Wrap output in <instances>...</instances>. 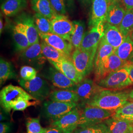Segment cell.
I'll return each mask as SVG.
<instances>
[{"label": "cell", "mask_w": 133, "mask_h": 133, "mask_svg": "<svg viewBox=\"0 0 133 133\" xmlns=\"http://www.w3.org/2000/svg\"><path fill=\"white\" fill-rule=\"evenodd\" d=\"M127 10H133V0H123Z\"/></svg>", "instance_id": "obj_42"}, {"label": "cell", "mask_w": 133, "mask_h": 133, "mask_svg": "<svg viewBox=\"0 0 133 133\" xmlns=\"http://www.w3.org/2000/svg\"><path fill=\"white\" fill-rule=\"evenodd\" d=\"M126 11L118 2H111L109 5L105 18V22L116 27L121 24Z\"/></svg>", "instance_id": "obj_21"}, {"label": "cell", "mask_w": 133, "mask_h": 133, "mask_svg": "<svg viewBox=\"0 0 133 133\" xmlns=\"http://www.w3.org/2000/svg\"><path fill=\"white\" fill-rule=\"evenodd\" d=\"M66 6L67 11L72 14L76 10V4L75 0H64Z\"/></svg>", "instance_id": "obj_39"}, {"label": "cell", "mask_w": 133, "mask_h": 133, "mask_svg": "<svg viewBox=\"0 0 133 133\" xmlns=\"http://www.w3.org/2000/svg\"><path fill=\"white\" fill-rule=\"evenodd\" d=\"M20 75L21 78L24 80L31 81L37 76V71L33 67L24 66L20 69Z\"/></svg>", "instance_id": "obj_36"}, {"label": "cell", "mask_w": 133, "mask_h": 133, "mask_svg": "<svg viewBox=\"0 0 133 133\" xmlns=\"http://www.w3.org/2000/svg\"><path fill=\"white\" fill-rule=\"evenodd\" d=\"M108 133V130L107 131H105V132H103V133Z\"/></svg>", "instance_id": "obj_52"}, {"label": "cell", "mask_w": 133, "mask_h": 133, "mask_svg": "<svg viewBox=\"0 0 133 133\" xmlns=\"http://www.w3.org/2000/svg\"><path fill=\"white\" fill-rule=\"evenodd\" d=\"M17 21L23 24L30 45L39 42L40 37L35 24L33 16L27 13H23L18 17Z\"/></svg>", "instance_id": "obj_18"}, {"label": "cell", "mask_w": 133, "mask_h": 133, "mask_svg": "<svg viewBox=\"0 0 133 133\" xmlns=\"http://www.w3.org/2000/svg\"><path fill=\"white\" fill-rule=\"evenodd\" d=\"M49 1L57 14L66 15L67 10L64 0H49Z\"/></svg>", "instance_id": "obj_38"}, {"label": "cell", "mask_w": 133, "mask_h": 133, "mask_svg": "<svg viewBox=\"0 0 133 133\" xmlns=\"http://www.w3.org/2000/svg\"><path fill=\"white\" fill-rule=\"evenodd\" d=\"M129 65L130 64H132L133 65V57L132 58V59L128 62Z\"/></svg>", "instance_id": "obj_49"}, {"label": "cell", "mask_w": 133, "mask_h": 133, "mask_svg": "<svg viewBox=\"0 0 133 133\" xmlns=\"http://www.w3.org/2000/svg\"><path fill=\"white\" fill-rule=\"evenodd\" d=\"M41 44L43 55L49 62H60L66 58H69L43 41Z\"/></svg>", "instance_id": "obj_29"}, {"label": "cell", "mask_w": 133, "mask_h": 133, "mask_svg": "<svg viewBox=\"0 0 133 133\" xmlns=\"http://www.w3.org/2000/svg\"><path fill=\"white\" fill-rule=\"evenodd\" d=\"M74 32L71 35V43L75 49L79 48L85 34V24L83 21L74 20Z\"/></svg>", "instance_id": "obj_28"}, {"label": "cell", "mask_w": 133, "mask_h": 133, "mask_svg": "<svg viewBox=\"0 0 133 133\" xmlns=\"http://www.w3.org/2000/svg\"><path fill=\"white\" fill-rule=\"evenodd\" d=\"M33 17L35 24L39 33H52L50 19L36 12L34 15Z\"/></svg>", "instance_id": "obj_30"}, {"label": "cell", "mask_w": 133, "mask_h": 133, "mask_svg": "<svg viewBox=\"0 0 133 133\" xmlns=\"http://www.w3.org/2000/svg\"><path fill=\"white\" fill-rule=\"evenodd\" d=\"M79 4L83 8H87L92 3V0H77Z\"/></svg>", "instance_id": "obj_43"}, {"label": "cell", "mask_w": 133, "mask_h": 133, "mask_svg": "<svg viewBox=\"0 0 133 133\" xmlns=\"http://www.w3.org/2000/svg\"><path fill=\"white\" fill-rule=\"evenodd\" d=\"M8 119L7 117L6 116V115H5L4 113H3V112H2V110L1 111V113H0V121H2Z\"/></svg>", "instance_id": "obj_45"}, {"label": "cell", "mask_w": 133, "mask_h": 133, "mask_svg": "<svg viewBox=\"0 0 133 133\" xmlns=\"http://www.w3.org/2000/svg\"><path fill=\"white\" fill-rule=\"evenodd\" d=\"M132 84L129 76V65L110 73L98 82V84L101 87L111 90L122 89Z\"/></svg>", "instance_id": "obj_4"}, {"label": "cell", "mask_w": 133, "mask_h": 133, "mask_svg": "<svg viewBox=\"0 0 133 133\" xmlns=\"http://www.w3.org/2000/svg\"><path fill=\"white\" fill-rule=\"evenodd\" d=\"M32 8L36 13L52 19L57 15L49 0H31Z\"/></svg>", "instance_id": "obj_24"}, {"label": "cell", "mask_w": 133, "mask_h": 133, "mask_svg": "<svg viewBox=\"0 0 133 133\" xmlns=\"http://www.w3.org/2000/svg\"><path fill=\"white\" fill-rule=\"evenodd\" d=\"M132 133H133V130H132Z\"/></svg>", "instance_id": "obj_54"}, {"label": "cell", "mask_w": 133, "mask_h": 133, "mask_svg": "<svg viewBox=\"0 0 133 133\" xmlns=\"http://www.w3.org/2000/svg\"><path fill=\"white\" fill-rule=\"evenodd\" d=\"M129 98V93L105 89L98 93L86 105L116 111L127 104Z\"/></svg>", "instance_id": "obj_1"}, {"label": "cell", "mask_w": 133, "mask_h": 133, "mask_svg": "<svg viewBox=\"0 0 133 133\" xmlns=\"http://www.w3.org/2000/svg\"><path fill=\"white\" fill-rule=\"evenodd\" d=\"M109 133H132L133 124L114 116L104 122Z\"/></svg>", "instance_id": "obj_20"}, {"label": "cell", "mask_w": 133, "mask_h": 133, "mask_svg": "<svg viewBox=\"0 0 133 133\" xmlns=\"http://www.w3.org/2000/svg\"><path fill=\"white\" fill-rule=\"evenodd\" d=\"M4 28V24H3V20L2 19V16H1V19H0V33L1 34L2 33V31Z\"/></svg>", "instance_id": "obj_46"}, {"label": "cell", "mask_w": 133, "mask_h": 133, "mask_svg": "<svg viewBox=\"0 0 133 133\" xmlns=\"http://www.w3.org/2000/svg\"><path fill=\"white\" fill-rule=\"evenodd\" d=\"M129 97L130 99L133 100V90L129 93Z\"/></svg>", "instance_id": "obj_47"}, {"label": "cell", "mask_w": 133, "mask_h": 133, "mask_svg": "<svg viewBox=\"0 0 133 133\" xmlns=\"http://www.w3.org/2000/svg\"><path fill=\"white\" fill-rule=\"evenodd\" d=\"M50 100L64 103H76L79 101V99L74 91L69 89L57 90L51 92Z\"/></svg>", "instance_id": "obj_25"}, {"label": "cell", "mask_w": 133, "mask_h": 133, "mask_svg": "<svg viewBox=\"0 0 133 133\" xmlns=\"http://www.w3.org/2000/svg\"><path fill=\"white\" fill-rule=\"evenodd\" d=\"M13 67L11 63L1 58L0 60V83L3 84L8 79L15 77Z\"/></svg>", "instance_id": "obj_31"}, {"label": "cell", "mask_w": 133, "mask_h": 133, "mask_svg": "<svg viewBox=\"0 0 133 133\" xmlns=\"http://www.w3.org/2000/svg\"><path fill=\"white\" fill-rule=\"evenodd\" d=\"M110 0H92L89 25L92 27L101 22H105Z\"/></svg>", "instance_id": "obj_14"}, {"label": "cell", "mask_w": 133, "mask_h": 133, "mask_svg": "<svg viewBox=\"0 0 133 133\" xmlns=\"http://www.w3.org/2000/svg\"><path fill=\"white\" fill-rule=\"evenodd\" d=\"M43 76L50 81L53 85L63 89L74 90L76 84L55 67L49 66L43 72Z\"/></svg>", "instance_id": "obj_12"}, {"label": "cell", "mask_w": 133, "mask_h": 133, "mask_svg": "<svg viewBox=\"0 0 133 133\" xmlns=\"http://www.w3.org/2000/svg\"><path fill=\"white\" fill-rule=\"evenodd\" d=\"M5 0H1V2L3 3L4 2H5Z\"/></svg>", "instance_id": "obj_53"}, {"label": "cell", "mask_w": 133, "mask_h": 133, "mask_svg": "<svg viewBox=\"0 0 133 133\" xmlns=\"http://www.w3.org/2000/svg\"><path fill=\"white\" fill-rule=\"evenodd\" d=\"M104 22H101L86 32L79 49L83 51L97 50L99 43L104 36Z\"/></svg>", "instance_id": "obj_9"}, {"label": "cell", "mask_w": 133, "mask_h": 133, "mask_svg": "<svg viewBox=\"0 0 133 133\" xmlns=\"http://www.w3.org/2000/svg\"><path fill=\"white\" fill-rule=\"evenodd\" d=\"M107 130V126L103 122L84 128H77L75 130L74 133H102Z\"/></svg>", "instance_id": "obj_35"}, {"label": "cell", "mask_w": 133, "mask_h": 133, "mask_svg": "<svg viewBox=\"0 0 133 133\" xmlns=\"http://www.w3.org/2000/svg\"><path fill=\"white\" fill-rule=\"evenodd\" d=\"M27 133H43L45 128H43L40 124L38 118H28L26 121Z\"/></svg>", "instance_id": "obj_34"}, {"label": "cell", "mask_w": 133, "mask_h": 133, "mask_svg": "<svg viewBox=\"0 0 133 133\" xmlns=\"http://www.w3.org/2000/svg\"><path fill=\"white\" fill-rule=\"evenodd\" d=\"M27 0H5L1 6L3 13L8 17H12L18 14L27 8Z\"/></svg>", "instance_id": "obj_23"}, {"label": "cell", "mask_w": 133, "mask_h": 133, "mask_svg": "<svg viewBox=\"0 0 133 133\" xmlns=\"http://www.w3.org/2000/svg\"><path fill=\"white\" fill-rule=\"evenodd\" d=\"M120 0H110L111 3V2H118Z\"/></svg>", "instance_id": "obj_51"}, {"label": "cell", "mask_w": 133, "mask_h": 133, "mask_svg": "<svg viewBox=\"0 0 133 133\" xmlns=\"http://www.w3.org/2000/svg\"><path fill=\"white\" fill-rule=\"evenodd\" d=\"M77 107L76 103H64L54 101H46L43 103L42 114L46 119L54 122Z\"/></svg>", "instance_id": "obj_7"}, {"label": "cell", "mask_w": 133, "mask_h": 133, "mask_svg": "<svg viewBox=\"0 0 133 133\" xmlns=\"http://www.w3.org/2000/svg\"><path fill=\"white\" fill-rule=\"evenodd\" d=\"M75 130H70V131H68L64 132V133H74Z\"/></svg>", "instance_id": "obj_48"}, {"label": "cell", "mask_w": 133, "mask_h": 133, "mask_svg": "<svg viewBox=\"0 0 133 133\" xmlns=\"http://www.w3.org/2000/svg\"><path fill=\"white\" fill-rule=\"evenodd\" d=\"M104 88L90 78H84L77 84L74 91L78 95L79 101L86 105L98 93Z\"/></svg>", "instance_id": "obj_10"}, {"label": "cell", "mask_w": 133, "mask_h": 133, "mask_svg": "<svg viewBox=\"0 0 133 133\" xmlns=\"http://www.w3.org/2000/svg\"><path fill=\"white\" fill-rule=\"evenodd\" d=\"M115 111L103 109L98 107L86 105L81 112L77 128H84L104 122L112 117Z\"/></svg>", "instance_id": "obj_3"}, {"label": "cell", "mask_w": 133, "mask_h": 133, "mask_svg": "<svg viewBox=\"0 0 133 133\" xmlns=\"http://www.w3.org/2000/svg\"><path fill=\"white\" fill-rule=\"evenodd\" d=\"M23 100H36L22 87L10 84L4 87L0 92L1 107L10 112L18 102Z\"/></svg>", "instance_id": "obj_2"}, {"label": "cell", "mask_w": 133, "mask_h": 133, "mask_svg": "<svg viewBox=\"0 0 133 133\" xmlns=\"http://www.w3.org/2000/svg\"><path fill=\"white\" fill-rule=\"evenodd\" d=\"M119 30L126 37L133 31V9L127 10L120 25Z\"/></svg>", "instance_id": "obj_32"}, {"label": "cell", "mask_w": 133, "mask_h": 133, "mask_svg": "<svg viewBox=\"0 0 133 133\" xmlns=\"http://www.w3.org/2000/svg\"><path fill=\"white\" fill-rule=\"evenodd\" d=\"M97 50L83 51L77 48L75 49L72 53V62L84 78L89 75L94 68V59Z\"/></svg>", "instance_id": "obj_6"}, {"label": "cell", "mask_w": 133, "mask_h": 133, "mask_svg": "<svg viewBox=\"0 0 133 133\" xmlns=\"http://www.w3.org/2000/svg\"><path fill=\"white\" fill-rule=\"evenodd\" d=\"M127 65H129L128 62L122 60L114 53L106 58L100 65L95 69V80L98 82L110 73Z\"/></svg>", "instance_id": "obj_8"}, {"label": "cell", "mask_w": 133, "mask_h": 133, "mask_svg": "<svg viewBox=\"0 0 133 133\" xmlns=\"http://www.w3.org/2000/svg\"><path fill=\"white\" fill-rule=\"evenodd\" d=\"M21 57L23 61L38 69L42 67L46 59L43 55L39 42L30 45L22 51Z\"/></svg>", "instance_id": "obj_13"}, {"label": "cell", "mask_w": 133, "mask_h": 133, "mask_svg": "<svg viewBox=\"0 0 133 133\" xmlns=\"http://www.w3.org/2000/svg\"><path fill=\"white\" fill-rule=\"evenodd\" d=\"M130 35L131 38L132 39V40L133 41V31L131 33V34Z\"/></svg>", "instance_id": "obj_50"}, {"label": "cell", "mask_w": 133, "mask_h": 133, "mask_svg": "<svg viewBox=\"0 0 133 133\" xmlns=\"http://www.w3.org/2000/svg\"><path fill=\"white\" fill-rule=\"evenodd\" d=\"M114 116L126 120L133 124V102H128L123 107L116 110Z\"/></svg>", "instance_id": "obj_33"}, {"label": "cell", "mask_w": 133, "mask_h": 133, "mask_svg": "<svg viewBox=\"0 0 133 133\" xmlns=\"http://www.w3.org/2000/svg\"><path fill=\"white\" fill-rule=\"evenodd\" d=\"M115 49L107 42L103 37L100 42L94 59V69L97 68L106 58L114 53Z\"/></svg>", "instance_id": "obj_26"}, {"label": "cell", "mask_w": 133, "mask_h": 133, "mask_svg": "<svg viewBox=\"0 0 133 133\" xmlns=\"http://www.w3.org/2000/svg\"><path fill=\"white\" fill-rule=\"evenodd\" d=\"M81 112L76 107L60 119L52 122L51 125L61 129L64 132L75 130L77 128Z\"/></svg>", "instance_id": "obj_17"}, {"label": "cell", "mask_w": 133, "mask_h": 133, "mask_svg": "<svg viewBox=\"0 0 133 133\" xmlns=\"http://www.w3.org/2000/svg\"><path fill=\"white\" fill-rule=\"evenodd\" d=\"M11 124L10 122H1L0 133H9L11 129Z\"/></svg>", "instance_id": "obj_40"}, {"label": "cell", "mask_w": 133, "mask_h": 133, "mask_svg": "<svg viewBox=\"0 0 133 133\" xmlns=\"http://www.w3.org/2000/svg\"><path fill=\"white\" fill-rule=\"evenodd\" d=\"M114 53L125 62H129L133 57V41L129 35L123 43L115 49Z\"/></svg>", "instance_id": "obj_27"}, {"label": "cell", "mask_w": 133, "mask_h": 133, "mask_svg": "<svg viewBox=\"0 0 133 133\" xmlns=\"http://www.w3.org/2000/svg\"><path fill=\"white\" fill-rule=\"evenodd\" d=\"M52 33L55 34L71 43V35L74 32L73 22L65 15L57 14L51 19Z\"/></svg>", "instance_id": "obj_11"}, {"label": "cell", "mask_w": 133, "mask_h": 133, "mask_svg": "<svg viewBox=\"0 0 133 133\" xmlns=\"http://www.w3.org/2000/svg\"><path fill=\"white\" fill-rule=\"evenodd\" d=\"M19 84L35 100L40 102L49 97L51 93V88L48 82L39 76H37L31 81L21 78Z\"/></svg>", "instance_id": "obj_5"}, {"label": "cell", "mask_w": 133, "mask_h": 133, "mask_svg": "<svg viewBox=\"0 0 133 133\" xmlns=\"http://www.w3.org/2000/svg\"><path fill=\"white\" fill-rule=\"evenodd\" d=\"M23 100L18 102L13 107L12 110L14 111H23L29 107L36 106L40 104V101L38 100Z\"/></svg>", "instance_id": "obj_37"}, {"label": "cell", "mask_w": 133, "mask_h": 133, "mask_svg": "<svg viewBox=\"0 0 133 133\" xmlns=\"http://www.w3.org/2000/svg\"><path fill=\"white\" fill-rule=\"evenodd\" d=\"M49 62L57 70L61 71L76 84L84 78L77 70L72 62L71 58H66L60 62Z\"/></svg>", "instance_id": "obj_16"}, {"label": "cell", "mask_w": 133, "mask_h": 133, "mask_svg": "<svg viewBox=\"0 0 133 133\" xmlns=\"http://www.w3.org/2000/svg\"><path fill=\"white\" fill-rule=\"evenodd\" d=\"M12 31L16 49L18 51H23L30 45L23 24L17 21Z\"/></svg>", "instance_id": "obj_22"}, {"label": "cell", "mask_w": 133, "mask_h": 133, "mask_svg": "<svg viewBox=\"0 0 133 133\" xmlns=\"http://www.w3.org/2000/svg\"><path fill=\"white\" fill-rule=\"evenodd\" d=\"M103 37L107 42L115 49L119 47L126 38L120 31L119 28L107 22L104 25V36Z\"/></svg>", "instance_id": "obj_19"}, {"label": "cell", "mask_w": 133, "mask_h": 133, "mask_svg": "<svg viewBox=\"0 0 133 133\" xmlns=\"http://www.w3.org/2000/svg\"><path fill=\"white\" fill-rule=\"evenodd\" d=\"M129 65V76L130 79L133 83V65L130 64Z\"/></svg>", "instance_id": "obj_44"}, {"label": "cell", "mask_w": 133, "mask_h": 133, "mask_svg": "<svg viewBox=\"0 0 133 133\" xmlns=\"http://www.w3.org/2000/svg\"><path fill=\"white\" fill-rule=\"evenodd\" d=\"M43 133H64V132L61 129L56 126H52L45 128Z\"/></svg>", "instance_id": "obj_41"}, {"label": "cell", "mask_w": 133, "mask_h": 133, "mask_svg": "<svg viewBox=\"0 0 133 133\" xmlns=\"http://www.w3.org/2000/svg\"><path fill=\"white\" fill-rule=\"evenodd\" d=\"M39 35L43 41L71 58L74 48L70 42L55 34L39 33Z\"/></svg>", "instance_id": "obj_15"}]
</instances>
